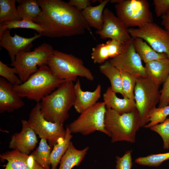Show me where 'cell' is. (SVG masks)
I'll use <instances>...</instances> for the list:
<instances>
[{
  "instance_id": "3",
  "label": "cell",
  "mask_w": 169,
  "mask_h": 169,
  "mask_svg": "<svg viewBox=\"0 0 169 169\" xmlns=\"http://www.w3.org/2000/svg\"><path fill=\"white\" fill-rule=\"evenodd\" d=\"M66 81L55 77L48 66L44 65L40 66L24 82L14 86V89L21 98H26L39 103Z\"/></svg>"
},
{
  "instance_id": "19",
  "label": "cell",
  "mask_w": 169,
  "mask_h": 169,
  "mask_svg": "<svg viewBox=\"0 0 169 169\" xmlns=\"http://www.w3.org/2000/svg\"><path fill=\"white\" fill-rule=\"evenodd\" d=\"M123 47L121 43L110 39L105 43L100 44L93 48L91 57L94 63L101 64L108 59L113 58L120 54Z\"/></svg>"
},
{
  "instance_id": "1",
  "label": "cell",
  "mask_w": 169,
  "mask_h": 169,
  "mask_svg": "<svg viewBox=\"0 0 169 169\" xmlns=\"http://www.w3.org/2000/svg\"><path fill=\"white\" fill-rule=\"evenodd\" d=\"M41 12L33 22L43 31L42 36L54 38L82 34L88 30L93 36L90 27L81 11L61 0H38Z\"/></svg>"
},
{
  "instance_id": "27",
  "label": "cell",
  "mask_w": 169,
  "mask_h": 169,
  "mask_svg": "<svg viewBox=\"0 0 169 169\" xmlns=\"http://www.w3.org/2000/svg\"><path fill=\"white\" fill-rule=\"evenodd\" d=\"M17 8L20 18L34 20L41 12L42 10L37 0H18Z\"/></svg>"
},
{
  "instance_id": "41",
  "label": "cell",
  "mask_w": 169,
  "mask_h": 169,
  "mask_svg": "<svg viewBox=\"0 0 169 169\" xmlns=\"http://www.w3.org/2000/svg\"><path fill=\"white\" fill-rule=\"evenodd\" d=\"M123 1V0H110V2L111 3H115L116 4L120 3Z\"/></svg>"
},
{
  "instance_id": "37",
  "label": "cell",
  "mask_w": 169,
  "mask_h": 169,
  "mask_svg": "<svg viewBox=\"0 0 169 169\" xmlns=\"http://www.w3.org/2000/svg\"><path fill=\"white\" fill-rule=\"evenodd\" d=\"M163 84L162 88L160 91L161 95L158 108L169 105V74Z\"/></svg>"
},
{
  "instance_id": "8",
  "label": "cell",
  "mask_w": 169,
  "mask_h": 169,
  "mask_svg": "<svg viewBox=\"0 0 169 169\" xmlns=\"http://www.w3.org/2000/svg\"><path fill=\"white\" fill-rule=\"evenodd\" d=\"M115 8L117 16L128 28L153 22V14L146 0H123L115 4Z\"/></svg>"
},
{
  "instance_id": "16",
  "label": "cell",
  "mask_w": 169,
  "mask_h": 169,
  "mask_svg": "<svg viewBox=\"0 0 169 169\" xmlns=\"http://www.w3.org/2000/svg\"><path fill=\"white\" fill-rule=\"evenodd\" d=\"M24 102L14 89V86L0 77V113L12 112L22 108Z\"/></svg>"
},
{
  "instance_id": "40",
  "label": "cell",
  "mask_w": 169,
  "mask_h": 169,
  "mask_svg": "<svg viewBox=\"0 0 169 169\" xmlns=\"http://www.w3.org/2000/svg\"><path fill=\"white\" fill-rule=\"evenodd\" d=\"M161 24L169 33V11L161 16Z\"/></svg>"
},
{
  "instance_id": "35",
  "label": "cell",
  "mask_w": 169,
  "mask_h": 169,
  "mask_svg": "<svg viewBox=\"0 0 169 169\" xmlns=\"http://www.w3.org/2000/svg\"><path fill=\"white\" fill-rule=\"evenodd\" d=\"M156 132L161 137L163 142V148H169V118H166L160 124L155 125L150 128Z\"/></svg>"
},
{
  "instance_id": "11",
  "label": "cell",
  "mask_w": 169,
  "mask_h": 169,
  "mask_svg": "<svg viewBox=\"0 0 169 169\" xmlns=\"http://www.w3.org/2000/svg\"><path fill=\"white\" fill-rule=\"evenodd\" d=\"M128 32L132 38H141L156 52L169 58V33L156 23L152 22L137 28H129Z\"/></svg>"
},
{
  "instance_id": "17",
  "label": "cell",
  "mask_w": 169,
  "mask_h": 169,
  "mask_svg": "<svg viewBox=\"0 0 169 169\" xmlns=\"http://www.w3.org/2000/svg\"><path fill=\"white\" fill-rule=\"evenodd\" d=\"M1 161L7 163L3 166V169H44L31 155L22 153L16 150L8 151L0 155Z\"/></svg>"
},
{
  "instance_id": "22",
  "label": "cell",
  "mask_w": 169,
  "mask_h": 169,
  "mask_svg": "<svg viewBox=\"0 0 169 169\" xmlns=\"http://www.w3.org/2000/svg\"><path fill=\"white\" fill-rule=\"evenodd\" d=\"M100 4L90 6L81 11L82 15L90 27L97 30H101L103 25V14L105 7L110 0H98Z\"/></svg>"
},
{
  "instance_id": "10",
  "label": "cell",
  "mask_w": 169,
  "mask_h": 169,
  "mask_svg": "<svg viewBox=\"0 0 169 169\" xmlns=\"http://www.w3.org/2000/svg\"><path fill=\"white\" fill-rule=\"evenodd\" d=\"M27 121L36 135L47 140L51 149L65 137L66 131L63 125L45 119L41 112L39 102L37 103L31 110Z\"/></svg>"
},
{
  "instance_id": "34",
  "label": "cell",
  "mask_w": 169,
  "mask_h": 169,
  "mask_svg": "<svg viewBox=\"0 0 169 169\" xmlns=\"http://www.w3.org/2000/svg\"><path fill=\"white\" fill-rule=\"evenodd\" d=\"M17 74L15 67H10L0 61V76L6 79L14 86L22 84L23 83L16 74Z\"/></svg>"
},
{
  "instance_id": "5",
  "label": "cell",
  "mask_w": 169,
  "mask_h": 169,
  "mask_svg": "<svg viewBox=\"0 0 169 169\" xmlns=\"http://www.w3.org/2000/svg\"><path fill=\"white\" fill-rule=\"evenodd\" d=\"M47 65L58 79L76 81L78 77L93 81L94 76L84 64L82 60L71 54L54 50L48 60Z\"/></svg>"
},
{
  "instance_id": "13",
  "label": "cell",
  "mask_w": 169,
  "mask_h": 169,
  "mask_svg": "<svg viewBox=\"0 0 169 169\" xmlns=\"http://www.w3.org/2000/svg\"><path fill=\"white\" fill-rule=\"evenodd\" d=\"M103 25L96 34L102 39L109 38L125 44L132 40L128 32V28L120 19L108 8H105L103 14Z\"/></svg>"
},
{
  "instance_id": "21",
  "label": "cell",
  "mask_w": 169,
  "mask_h": 169,
  "mask_svg": "<svg viewBox=\"0 0 169 169\" xmlns=\"http://www.w3.org/2000/svg\"><path fill=\"white\" fill-rule=\"evenodd\" d=\"M145 67L147 77L160 86L163 84L169 74V58L149 62L145 64Z\"/></svg>"
},
{
  "instance_id": "14",
  "label": "cell",
  "mask_w": 169,
  "mask_h": 169,
  "mask_svg": "<svg viewBox=\"0 0 169 169\" xmlns=\"http://www.w3.org/2000/svg\"><path fill=\"white\" fill-rule=\"evenodd\" d=\"M42 36L40 34H35L33 37L25 38L16 33L12 36L10 30L0 32V45L8 52L12 62L15 60L16 55L19 53L30 51L33 47V42Z\"/></svg>"
},
{
  "instance_id": "18",
  "label": "cell",
  "mask_w": 169,
  "mask_h": 169,
  "mask_svg": "<svg viewBox=\"0 0 169 169\" xmlns=\"http://www.w3.org/2000/svg\"><path fill=\"white\" fill-rule=\"evenodd\" d=\"M74 90L75 99L74 106L76 112L81 114L97 103L101 96V86L98 84L93 91H84L78 79L74 85Z\"/></svg>"
},
{
  "instance_id": "26",
  "label": "cell",
  "mask_w": 169,
  "mask_h": 169,
  "mask_svg": "<svg viewBox=\"0 0 169 169\" xmlns=\"http://www.w3.org/2000/svg\"><path fill=\"white\" fill-rule=\"evenodd\" d=\"M65 138L54 145L50 155L51 169H56L61 159L68 149L73 137L68 125L66 126Z\"/></svg>"
},
{
  "instance_id": "7",
  "label": "cell",
  "mask_w": 169,
  "mask_h": 169,
  "mask_svg": "<svg viewBox=\"0 0 169 169\" xmlns=\"http://www.w3.org/2000/svg\"><path fill=\"white\" fill-rule=\"evenodd\" d=\"M54 50L51 45L43 43L33 51L19 53L10 65L16 69L19 78L24 83L40 66L47 65Z\"/></svg>"
},
{
  "instance_id": "30",
  "label": "cell",
  "mask_w": 169,
  "mask_h": 169,
  "mask_svg": "<svg viewBox=\"0 0 169 169\" xmlns=\"http://www.w3.org/2000/svg\"><path fill=\"white\" fill-rule=\"evenodd\" d=\"M17 28L33 29L36 31L39 34L43 31V28L39 25L27 18L5 21L0 23V32L6 29Z\"/></svg>"
},
{
  "instance_id": "25",
  "label": "cell",
  "mask_w": 169,
  "mask_h": 169,
  "mask_svg": "<svg viewBox=\"0 0 169 169\" xmlns=\"http://www.w3.org/2000/svg\"><path fill=\"white\" fill-rule=\"evenodd\" d=\"M99 68L100 72L109 79L112 90L123 96L120 71L107 60L101 64Z\"/></svg>"
},
{
  "instance_id": "39",
  "label": "cell",
  "mask_w": 169,
  "mask_h": 169,
  "mask_svg": "<svg viewBox=\"0 0 169 169\" xmlns=\"http://www.w3.org/2000/svg\"><path fill=\"white\" fill-rule=\"evenodd\" d=\"M91 0H69L68 3L81 11L88 7L91 6Z\"/></svg>"
},
{
  "instance_id": "15",
  "label": "cell",
  "mask_w": 169,
  "mask_h": 169,
  "mask_svg": "<svg viewBox=\"0 0 169 169\" xmlns=\"http://www.w3.org/2000/svg\"><path fill=\"white\" fill-rule=\"evenodd\" d=\"M21 123V131L12 136L9 147L28 155L35 147L37 138L36 134L29 126L27 120H22Z\"/></svg>"
},
{
  "instance_id": "32",
  "label": "cell",
  "mask_w": 169,
  "mask_h": 169,
  "mask_svg": "<svg viewBox=\"0 0 169 169\" xmlns=\"http://www.w3.org/2000/svg\"><path fill=\"white\" fill-rule=\"evenodd\" d=\"M169 159V152L152 154L136 159L135 162L141 165L157 167Z\"/></svg>"
},
{
  "instance_id": "28",
  "label": "cell",
  "mask_w": 169,
  "mask_h": 169,
  "mask_svg": "<svg viewBox=\"0 0 169 169\" xmlns=\"http://www.w3.org/2000/svg\"><path fill=\"white\" fill-rule=\"evenodd\" d=\"M47 140L41 138L39 145L31 154L36 161L44 169H51L49 157L51 148Z\"/></svg>"
},
{
  "instance_id": "12",
  "label": "cell",
  "mask_w": 169,
  "mask_h": 169,
  "mask_svg": "<svg viewBox=\"0 0 169 169\" xmlns=\"http://www.w3.org/2000/svg\"><path fill=\"white\" fill-rule=\"evenodd\" d=\"M141 60L136 52L132 40L123 44L121 53L109 61L120 71L127 72L137 77H146L147 74Z\"/></svg>"
},
{
  "instance_id": "4",
  "label": "cell",
  "mask_w": 169,
  "mask_h": 169,
  "mask_svg": "<svg viewBox=\"0 0 169 169\" xmlns=\"http://www.w3.org/2000/svg\"><path fill=\"white\" fill-rule=\"evenodd\" d=\"M105 128L112 143L124 141L134 143L137 131L140 127V120L137 109L120 115L110 109H106Z\"/></svg>"
},
{
  "instance_id": "24",
  "label": "cell",
  "mask_w": 169,
  "mask_h": 169,
  "mask_svg": "<svg viewBox=\"0 0 169 169\" xmlns=\"http://www.w3.org/2000/svg\"><path fill=\"white\" fill-rule=\"evenodd\" d=\"M132 38L134 47L136 52L141 60L145 64L153 60L168 57L165 54L156 52L141 38Z\"/></svg>"
},
{
  "instance_id": "33",
  "label": "cell",
  "mask_w": 169,
  "mask_h": 169,
  "mask_svg": "<svg viewBox=\"0 0 169 169\" xmlns=\"http://www.w3.org/2000/svg\"><path fill=\"white\" fill-rule=\"evenodd\" d=\"M169 115V105L158 108L156 107L151 110L149 114L148 124L144 126L146 128H150L155 125L164 121Z\"/></svg>"
},
{
  "instance_id": "9",
  "label": "cell",
  "mask_w": 169,
  "mask_h": 169,
  "mask_svg": "<svg viewBox=\"0 0 169 169\" xmlns=\"http://www.w3.org/2000/svg\"><path fill=\"white\" fill-rule=\"evenodd\" d=\"M106 110L103 102H97L83 111L68 126L70 131L86 136L98 131L107 135L105 126Z\"/></svg>"
},
{
  "instance_id": "2",
  "label": "cell",
  "mask_w": 169,
  "mask_h": 169,
  "mask_svg": "<svg viewBox=\"0 0 169 169\" xmlns=\"http://www.w3.org/2000/svg\"><path fill=\"white\" fill-rule=\"evenodd\" d=\"M74 82L66 81L40 102L41 112L47 120L63 125L75 99Z\"/></svg>"
},
{
  "instance_id": "38",
  "label": "cell",
  "mask_w": 169,
  "mask_h": 169,
  "mask_svg": "<svg viewBox=\"0 0 169 169\" xmlns=\"http://www.w3.org/2000/svg\"><path fill=\"white\" fill-rule=\"evenodd\" d=\"M153 4L157 17H161L169 11V0H154Z\"/></svg>"
},
{
  "instance_id": "31",
  "label": "cell",
  "mask_w": 169,
  "mask_h": 169,
  "mask_svg": "<svg viewBox=\"0 0 169 169\" xmlns=\"http://www.w3.org/2000/svg\"><path fill=\"white\" fill-rule=\"evenodd\" d=\"M120 72L123 97L135 100L134 91L137 77L126 72Z\"/></svg>"
},
{
  "instance_id": "6",
  "label": "cell",
  "mask_w": 169,
  "mask_h": 169,
  "mask_svg": "<svg viewBox=\"0 0 169 169\" xmlns=\"http://www.w3.org/2000/svg\"><path fill=\"white\" fill-rule=\"evenodd\" d=\"M159 86L148 77L137 78L134 94L141 127H144L149 122L150 112L159 103Z\"/></svg>"
},
{
  "instance_id": "23",
  "label": "cell",
  "mask_w": 169,
  "mask_h": 169,
  "mask_svg": "<svg viewBox=\"0 0 169 169\" xmlns=\"http://www.w3.org/2000/svg\"><path fill=\"white\" fill-rule=\"evenodd\" d=\"M89 149L88 146L79 150L75 147L72 142L62 157L58 169H72L79 165Z\"/></svg>"
},
{
  "instance_id": "20",
  "label": "cell",
  "mask_w": 169,
  "mask_h": 169,
  "mask_svg": "<svg viewBox=\"0 0 169 169\" xmlns=\"http://www.w3.org/2000/svg\"><path fill=\"white\" fill-rule=\"evenodd\" d=\"M109 87L103 94V102L106 109H111L120 115L130 112L136 109L134 100L125 96L120 98Z\"/></svg>"
},
{
  "instance_id": "29",
  "label": "cell",
  "mask_w": 169,
  "mask_h": 169,
  "mask_svg": "<svg viewBox=\"0 0 169 169\" xmlns=\"http://www.w3.org/2000/svg\"><path fill=\"white\" fill-rule=\"evenodd\" d=\"M16 2V0H0V23L22 20L15 6Z\"/></svg>"
},
{
  "instance_id": "36",
  "label": "cell",
  "mask_w": 169,
  "mask_h": 169,
  "mask_svg": "<svg viewBox=\"0 0 169 169\" xmlns=\"http://www.w3.org/2000/svg\"><path fill=\"white\" fill-rule=\"evenodd\" d=\"M131 151H127L122 157L116 156V169H131L132 166Z\"/></svg>"
}]
</instances>
